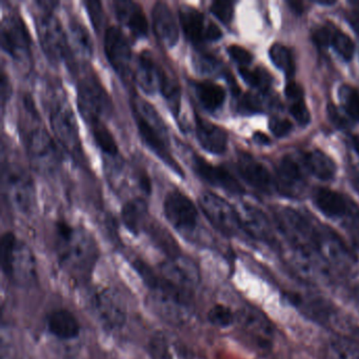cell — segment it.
I'll return each instance as SVG.
<instances>
[{"label":"cell","instance_id":"50","mask_svg":"<svg viewBox=\"0 0 359 359\" xmlns=\"http://www.w3.org/2000/svg\"><path fill=\"white\" fill-rule=\"evenodd\" d=\"M327 114H329L330 119H331L332 123L336 126V127L340 128V129H344V128H346L348 126V121L341 116L338 109L336 108L334 104H330L327 107Z\"/></svg>","mask_w":359,"mask_h":359},{"label":"cell","instance_id":"26","mask_svg":"<svg viewBox=\"0 0 359 359\" xmlns=\"http://www.w3.org/2000/svg\"><path fill=\"white\" fill-rule=\"evenodd\" d=\"M195 133L203 150L211 154L220 155L228 148V135L219 126L195 114Z\"/></svg>","mask_w":359,"mask_h":359},{"label":"cell","instance_id":"17","mask_svg":"<svg viewBox=\"0 0 359 359\" xmlns=\"http://www.w3.org/2000/svg\"><path fill=\"white\" fill-rule=\"evenodd\" d=\"M104 53L113 70L121 79H128L132 72V50L121 29L110 27L104 33Z\"/></svg>","mask_w":359,"mask_h":359},{"label":"cell","instance_id":"22","mask_svg":"<svg viewBox=\"0 0 359 359\" xmlns=\"http://www.w3.org/2000/svg\"><path fill=\"white\" fill-rule=\"evenodd\" d=\"M237 170L243 180L256 190L264 193H272L276 189L275 177H273L266 165L251 155L241 153L237 159Z\"/></svg>","mask_w":359,"mask_h":359},{"label":"cell","instance_id":"25","mask_svg":"<svg viewBox=\"0 0 359 359\" xmlns=\"http://www.w3.org/2000/svg\"><path fill=\"white\" fill-rule=\"evenodd\" d=\"M237 212L243 232L257 241L273 243L275 237L272 226L258 208L250 203H243L237 209Z\"/></svg>","mask_w":359,"mask_h":359},{"label":"cell","instance_id":"20","mask_svg":"<svg viewBox=\"0 0 359 359\" xmlns=\"http://www.w3.org/2000/svg\"><path fill=\"white\" fill-rule=\"evenodd\" d=\"M191 161L193 171L207 184L232 194H241L243 192V188L238 180L224 168L212 165L196 154H193Z\"/></svg>","mask_w":359,"mask_h":359},{"label":"cell","instance_id":"4","mask_svg":"<svg viewBox=\"0 0 359 359\" xmlns=\"http://www.w3.org/2000/svg\"><path fill=\"white\" fill-rule=\"evenodd\" d=\"M49 117L52 131L60 146L74 158L83 156L76 118L60 87L54 90L50 100Z\"/></svg>","mask_w":359,"mask_h":359},{"label":"cell","instance_id":"36","mask_svg":"<svg viewBox=\"0 0 359 359\" xmlns=\"http://www.w3.org/2000/svg\"><path fill=\"white\" fill-rule=\"evenodd\" d=\"M159 92L163 94L172 114L177 119L180 117V108H182L180 86L178 81L163 68V72H161Z\"/></svg>","mask_w":359,"mask_h":359},{"label":"cell","instance_id":"40","mask_svg":"<svg viewBox=\"0 0 359 359\" xmlns=\"http://www.w3.org/2000/svg\"><path fill=\"white\" fill-rule=\"evenodd\" d=\"M341 108L352 121H359V91L350 85H342L338 90Z\"/></svg>","mask_w":359,"mask_h":359},{"label":"cell","instance_id":"46","mask_svg":"<svg viewBox=\"0 0 359 359\" xmlns=\"http://www.w3.org/2000/svg\"><path fill=\"white\" fill-rule=\"evenodd\" d=\"M85 6L92 25L96 30H100L104 22V10H102V4L100 1H86Z\"/></svg>","mask_w":359,"mask_h":359},{"label":"cell","instance_id":"6","mask_svg":"<svg viewBox=\"0 0 359 359\" xmlns=\"http://www.w3.org/2000/svg\"><path fill=\"white\" fill-rule=\"evenodd\" d=\"M317 254L333 275L348 276L356 271L358 259L350 245L329 226H323Z\"/></svg>","mask_w":359,"mask_h":359},{"label":"cell","instance_id":"44","mask_svg":"<svg viewBox=\"0 0 359 359\" xmlns=\"http://www.w3.org/2000/svg\"><path fill=\"white\" fill-rule=\"evenodd\" d=\"M290 102H291V104H290V113H291L294 119L302 127L309 125L311 121V115L304 98L292 100Z\"/></svg>","mask_w":359,"mask_h":359},{"label":"cell","instance_id":"51","mask_svg":"<svg viewBox=\"0 0 359 359\" xmlns=\"http://www.w3.org/2000/svg\"><path fill=\"white\" fill-rule=\"evenodd\" d=\"M0 85H1V89H0V92H1V104H3V108H5L6 104H7L10 96H11V86H10L9 79H8L5 71L1 72Z\"/></svg>","mask_w":359,"mask_h":359},{"label":"cell","instance_id":"13","mask_svg":"<svg viewBox=\"0 0 359 359\" xmlns=\"http://www.w3.org/2000/svg\"><path fill=\"white\" fill-rule=\"evenodd\" d=\"M148 283L152 287L151 302L157 314L174 325L186 323L189 318V309L180 295L182 291L165 281V283H158L154 277Z\"/></svg>","mask_w":359,"mask_h":359},{"label":"cell","instance_id":"55","mask_svg":"<svg viewBox=\"0 0 359 359\" xmlns=\"http://www.w3.org/2000/svg\"><path fill=\"white\" fill-rule=\"evenodd\" d=\"M352 180L355 188H356V190L359 192V165L354 170V172H353Z\"/></svg>","mask_w":359,"mask_h":359},{"label":"cell","instance_id":"30","mask_svg":"<svg viewBox=\"0 0 359 359\" xmlns=\"http://www.w3.org/2000/svg\"><path fill=\"white\" fill-rule=\"evenodd\" d=\"M302 163H304L306 169L310 172L315 177L320 180H331L335 176L337 167H336L335 161L325 154L323 151L310 150L306 151L302 155Z\"/></svg>","mask_w":359,"mask_h":359},{"label":"cell","instance_id":"33","mask_svg":"<svg viewBox=\"0 0 359 359\" xmlns=\"http://www.w3.org/2000/svg\"><path fill=\"white\" fill-rule=\"evenodd\" d=\"M292 302L299 308L304 314L310 318L314 319L318 323H330L333 315V310L329 304L323 298L313 295H295L292 296Z\"/></svg>","mask_w":359,"mask_h":359},{"label":"cell","instance_id":"34","mask_svg":"<svg viewBox=\"0 0 359 359\" xmlns=\"http://www.w3.org/2000/svg\"><path fill=\"white\" fill-rule=\"evenodd\" d=\"M325 354L327 359H359V344L346 336H334L327 341Z\"/></svg>","mask_w":359,"mask_h":359},{"label":"cell","instance_id":"14","mask_svg":"<svg viewBox=\"0 0 359 359\" xmlns=\"http://www.w3.org/2000/svg\"><path fill=\"white\" fill-rule=\"evenodd\" d=\"M93 314L104 329L116 331L127 323L128 309L118 292L102 289L92 297Z\"/></svg>","mask_w":359,"mask_h":359},{"label":"cell","instance_id":"56","mask_svg":"<svg viewBox=\"0 0 359 359\" xmlns=\"http://www.w3.org/2000/svg\"><path fill=\"white\" fill-rule=\"evenodd\" d=\"M354 300L355 304H356L357 308L359 310V287H356V290L354 291Z\"/></svg>","mask_w":359,"mask_h":359},{"label":"cell","instance_id":"48","mask_svg":"<svg viewBox=\"0 0 359 359\" xmlns=\"http://www.w3.org/2000/svg\"><path fill=\"white\" fill-rule=\"evenodd\" d=\"M269 128L276 137H285L292 131V123L287 119L273 117L269 123Z\"/></svg>","mask_w":359,"mask_h":359},{"label":"cell","instance_id":"37","mask_svg":"<svg viewBox=\"0 0 359 359\" xmlns=\"http://www.w3.org/2000/svg\"><path fill=\"white\" fill-rule=\"evenodd\" d=\"M327 47L333 48L340 57L348 62L354 56L355 45L352 39L332 24L327 25Z\"/></svg>","mask_w":359,"mask_h":359},{"label":"cell","instance_id":"9","mask_svg":"<svg viewBox=\"0 0 359 359\" xmlns=\"http://www.w3.org/2000/svg\"><path fill=\"white\" fill-rule=\"evenodd\" d=\"M3 186L8 201L22 214L33 211L35 205L34 182L29 172L18 163H8L3 169Z\"/></svg>","mask_w":359,"mask_h":359},{"label":"cell","instance_id":"10","mask_svg":"<svg viewBox=\"0 0 359 359\" xmlns=\"http://www.w3.org/2000/svg\"><path fill=\"white\" fill-rule=\"evenodd\" d=\"M37 36L41 49L48 60L53 64H60L68 55V35L65 32L58 18L47 11L36 18Z\"/></svg>","mask_w":359,"mask_h":359},{"label":"cell","instance_id":"42","mask_svg":"<svg viewBox=\"0 0 359 359\" xmlns=\"http://www.w3.org/2000/svg\"><path fill=\"white\" fill-rule=\"evenodd\" d=\"M208 319L215 327L226 329L236 323L237 313L224 304H216L208 313Z\"/></svg>","mask_w":359,"mask_h":359},{"label":"cell","instance_id":"35","mask_svg":"<svg viewBox=\"0 0 359 359\" xmlns=\"http://www.w3.org/2000/svg\"><path fill=\"white\" fill-rule=\"evenodd\" d=\"M151 355L153 359H188L184 348L170 339L169 336L157 334L150 344Z\"/></svg>","mask_w":359,"mask_h":359},{"label":"cell","instance_id":"31","mask_svg":"<svg viewBox=\"0 0 359 359\" xmlns=\"http://www.w3.org/2000/svg\"><path fill=\"white\" fill-rule=\"evenodd\" d=\"M68 35L69 49L83 60L93 55V41L88 29L77 20H71Z\"/></svg>","mask_w":359,"mask_h":359},{"label":"cell","instance_id":"52","mask_svg":"<svg viewBox=\"0 0 359 359\" xmlns=\"http://www.w3.org/2000/svg\"><path fill=\"white\" fill-rule=\"evenodd\" d=\"M285 95L290 102L299 100V98H304V90H302V86L298 85L295 81H291L285 87Z\"/></svg>","mask_w":359,"mask_h":359},{"label":"cell","instance_id":"27","mask_svg":"<svg viewBox=\"0 0 359 359\" xmlns=\"http://www.w3.org/2000/svg\"><path fill=\"white\" fill-rule=\"evenodd\" d=\"M161 72L163 67L157 64L150 52L144 51L138 57L134 79L142 92L148 95H154L159 92Z\"/></svg>","mask_w":359,"mask_h":359},{"label":"cell","instance_id":"16","mask_svg":"<svg viewBox=\"0 0 359 359\" xmlns=\"http://www.w3.org/2000/svg\"><path fill=\"white\" fill-rule=\"evenodd\" d=\"M178 16L184 35L194 45L214 43L222 37V30L196 8L182 6Z\"/></svg>","mask_w":359,"mask_h":359},{"label":"cell","instance_id":"41","mask_svg":"<svg viewBox=\"0 0 359 359\" xmlns=\"http://www.w3.org/2000/svg\"><path fill=\"white\" fill-rule=\"evenodd\" d=\"M239 74L245 83L260 92L268 91L273 83L270 73L262 68H256L254 70H250L249 68H241Z\"/></svg>","mask_w":359,"mask_h":359},{"label":"cell","instance_id":"29","mask_svg":"<svg viewBox=\"0 0 359 359\" xmlns=\"http://www.w3.org/2000/svg\"><path fill=\"white\" fill-rule=\"evenodd\" d=\"M191 86L199 104L208 112H217L224 106L226 94L222 86L210 81H193Z\"/></svg>","mask_w":359,"mask_h":359},{"label":"cell","instance_id":"32","mask_svg":"<svg viewBox=\"0 0 359 359\" xmlns=\"http://www.w3.org/2000/svg\"><path fill=\"white\" fill-rule=\"evenodd\" d=\"M148 216V205L140 197H136L128 201L121 210V219L123 224L130 232L135 235L140 234L144 230Z\"/></svg>","mask_w":359,"mask_h":359},{"label":"cell","instance_id":"24","mask_svg":"<svg viewBox=\"0 0 359 359\" xmlns=\"http://www.w3.org/2000/svg\"><path fill=\"white\" fill-rule=\"evenodd\" d=\"M113 10L117 20L136 39H146L149 24L142 8L134 1L117 0L113 3Z\"/></svg>","mask_w":359,"mask_h":359},{"label":"cell","instance_id":"28","mask_svg":"<svg viewBox=\"0 0 359 359\" xmlns=\"http://www.w3.org/2000/svg\"><path fill=\"white\" fill-rule=\"evenodd\" d=\"M47 327L58 339H75L81 333V325L73 313L65 309L53 311L47 318Z\"/></svg>","mask_w":359,"mask_h":359},{"label":"cell","instance_id":"2","mask_svg":"<svg viewBox=\"0 0 359 359\" xmlns=\"http://www.w3.org/2000/svg\"><path fill=\"white\" fill-rule=\"evenodd\" d=\"M56 245L60 262L75 273H89L97 258L93 236L83 228L60 222L56 224Z\"/></svg>","mask_w":359,"mask_h":359},{"label":"cell","instance_id":"5","mask_svg":"<svg viewBox=\"0 0 359 359\" xmlns=\"http://www.w3.org/2000/svg\"><path fill=\"white\" fill-rule=\"evenodd\" d=\"M77 108L83 121L92 127L104 123L113 107L110 96L100 79L93 74L86 75L77 85Z\"/></svg>","mask_w":359,"mask_h":359},{"label":"cell","instance_id":"54","mask_svg":"<svg viewBox=\"0 0 359 359\" xmlns=\"http://www.w3.org/2000/svg\"><path fill=\"white\" fill-rule=\"evenodd\" d=\"M351 144H352L353 150H354L359 156V135H353L352 137H351Z\"/></svg>","mask_w":359,"mask_h":359},{"label":"cell","instance_id":"39","mask_svg":"<svg viewBox=\"0 0 359 359\" xmlns=\"http://www.w3.org/2000/svg\"><path fill=\"white\" fill-rule=\"evenodd\" d=\"M269 55L276 68L283 71L287 76H292L295 73V60L289 48L281 43H274L270 48Z\"/></svg>","mask_w":359,"mask_h":359},{"label":"cell","instance_id":"15","mask_svg":"<svg viewBox=\"0 0 359 359\" xmlns=\"http://www.w3.org/2000/svg\"><path fill=\"white\" fill-rule=\"evenodd\" d=\"M1 49L16 62H26L31 56V37L20 16L4 18L1 22Z\"/></svg>","mask_w":359,"mask_h":359},{"label":"cell","instance_id":"7","mask_svg":"<svg viewBox=\"0 0 359 359\" xmlns=\"http://www.w3.org/2000/svg\"><path fill=\"white\" fill-rule=\"evenodd\" d=\"M236 323L245 341L252 348L266 355L275 341V327L266 314L254 306H245L237 313Z\"/></svg>","mask_w":359,"mask_h":359},{"label":"cell","instance_id":"1","mask_svg":"<svg viewBox=\"0 0 359 359\" xmlns=\"http://www.w3.org/2000/svg\"><path fill=\"white\" fill-rule=\"evenodd\" d=\"M131 108L144 146L174 173L184 178V171L172 153L167 128L154 107L140 96H135L132 98Z\"/></svg>","mask_w":359,"mask_h":359},{"label":"cell","instance_id":"38","mask_svg":"<svg viewBox=\"0 0 359 359\" xmlns=\"http://www.w3.org/2000/svg\"><path fill=\"white\" fill-rule=\"evenodd\" d=\"M90 128H91L94 142L100 151L109 158H116L119 155L118 147L110 130L106 127V123H97Z\"/></svg>","mask_w":359,"mask_h":359},{"label":"cell","instance_id":"18","mask_svg":"<svg viewBox=\"0 0 359 359\" xmlns=\"http://www.w3.org/2000/svg\"><path fill=\"white\" fill-rule=\"evenodd\" d=\"M161 276L165 283L180 291H190L198 285L201 272L190 258L174 256L161 266Z\"/></svg>","mask_w":359,"mask_h":359},{"label":"cell","instance_id":"45","mask_svg":"<svg viewBox=\"0 0 359 359\" xmlns=\"http://www.w3.org/2000/svg\"><path fill=\"white\" fill-rule=\"evenodd\" d=\"M228 53L230 57L241 66V68H247L253 62V55L251 52L241 46H230L228 48Z\"/></svg>","mask_w":359,"mask_h":359},{"label":"cell","instance_id":"12","mask_svg":"<svg viewBox=\"0 0 359 359\" xmlns=\"http://www.w3.org/2000/svg\"><path fill=\"white\" fill-rule=\"evenodd\" d=\"M199 205L212 226L226 236H235L241 229L238 212L226 199L211 192L201 193Z\"/></svg>","mask_w":359,"mask_h":359},{"label":"cell","instance_id":"47","mask_svg":"<svg viewBox=\"0 0 359 359\" xmlns=\"http://www.w3.org/2000/svg\"><path fill=\"white\" fill-rule=\"evenodd\" d=\"M238 111L243 114H253V113L260 112V100L256 96L247 94L241 98L238 102Z\"/></svg>","mask_w":359,"mask_h":359},{"label":"cell","instance_id":"8","mask_svg":"<svg viewBox=\"0 0 359 359\" xmlns=\"http://www.w3.org/2000/svg\"><path fill=\"white\" fill-rule=\"evenodd\" d=\"M25 142L31 165L39 173L52 174L60 168L62 153L45 128L35 126L27 133Z\"/></svg>","mask_w":359,"mask_h":359},{"label":"cell","instance_id":"49","mask_svg":"<svg viewBox=\"0 0 359 359\" xmlns=\"http://www.w3.org/2000/svg\"><path fill=\"white\" fill-rule=\"evenodd\" d=\"M346 226H348L353 245L359 250V214L346 222Z\"/></svg>","mask_w":359,"mask_h":359},{"label":"cell","instance_id":"53","mask_svg":"<svg viewBox=\"0 0 359 359\" xmlns=\"http://www.w3.org/2000/svg\"><path fill=\"white\" fill-rule=\"evenodd\" d=\"M254 140H256V142H257V144H270V138H269L268 136L264 135V133H260V132H257V133H255V135H254Z\"/></svg>","mask_w":359,"mask_h":359},{"label":"cell","instance_id":"23","mask_svg":"<svg viewBox=\"0 0 359 359\" xmlns=\"http://www.w3.org/2000/svg\"><path fill=\"white\" fill-rule=\"evenodd\" d=\"M152 25L159 43L168 49L175 47L180 39V29L175 15L165 3H156L152 10Z\"/></svg>","mask_w":359,"mask_h":359},{"label":"cell","instance_id":"3","mask_svg":"<svg viewBox=\"0 0 359 359\" xmlns=\"http://www.w3.org/2000/svg\"><path fill=\"white\" fill-rule=\"evenodd\" d=\"M0 264L4 274L18 285H30L36 276L34 254L12 232L1 237Z\"/></svg>","mask_w":359,"mask_h":359},{"label":"cell","instance_id":"21","mask_svg":"<svg viewBox=\"0 0 359 359\" xmlns=\"http://www.w3.org/2000/svg\"><path fill=\"white\" fill-rule=\"evenodd\" d=\"M276 190L289 197H299L306 188V177L299 161L291 155L283 157L276 170Z\"/></svg>","mask_w":359,"mask_h":359},{"label":"cell","instance_id":"43","mask_svg":"<svg viewBox=\"0 0 359 359\" xmlns=\"http://www.w3.org/2000/svg\"><path fill=\"white\" fill-rule=\"evenodd\" d=\"M211 13L224 25H229L234 15V6L230 1H214L210 7Z\"/></svg>","mask_w":359,"mask_h":359},{"label":"cell","instance_id":"19","mask_svg":"<svg viewBox=\"0 0 359 359\" xmlns=\"http://www.w3.org/2000/svg\"><path fill=\"white\" fill-rule=\"evenodd\" d=\"M313 201L323 215L333 219L348 222L359 214V209L355 203L331 189H316L313 193Z\"/></svg>","mask_w":359,"mask_h":359},{"label":"cell","instance_id":"11","mask_svg":"<svg viewBox=\"0 0 359 359\" xmlns=\"http://www.w3.org/2000/svg\"><path fill=\"white\" fill-rule=\"evenodd\" d=\"M163 212L169 224L184 237H191L198 228V211L194 203L180 190L168 193Z\"/></svg>","mask_w":359,"mask_h":359}]
</instances>
